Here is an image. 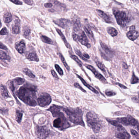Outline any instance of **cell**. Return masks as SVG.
I'll return each instance as SVG.
<instances>
[{
    "label": "cell",
    "mask_w": 139,
    "mask_h": 139,
    "mask_svg": "<svg viewBox=\"0 0 139 139\" xmlns=\"http://www.w3.org/2000/svg\"><path fill=\"white\" fill-rule=\"evenodd\" d=\"M36 87L33 85H25L16 92V95L25 104L31 106L37 105Z\"/></svg>",
    "instance_id": "6da1fadb"
},
{
    "label": "cell",
    "mask_w": 139,
    "mask_h": 139,
    "mask_svg": "<svg viewBox=\"0 0 139 139\" xmlns=\"http://www.w3.org/2000/svg\"><path fill=\"white\" fill-rule=\"evenodd\" d=\"M62 108L71 122L74 124L84 126V123L83 120V113L81 109L63 107Z\"/></svg>",
    "instance_id": "7a4b0ae2"
},
{
    "label": "cell",
    "mask_w": 139,
    "mask_h": 139,
    "mask_svg": "<svg viewBox=\"0 0 139 139\" xmlns=\"http://www.w3.org/2000/svg\"><path fill=\"white\" fill-rule=\"evenodd\" d=\"M86 121L88 125L93 129L94 133H99L102 129V122L95 114L87 113L86 115Z\"/></svg>",
    "instance_id": "3957f363"
},
{
    "label": "cell",
    "mask_w": 139,
    "mask_h": 139,
    "mask_svg": "<svg viewBox=\"0 0 139 139\" xmlns=\"http://www.w3.org/2000/svg\"><path fill=\"white\" fill-rule=\"evenodd\" d=\"M58 117H59L53 121L54 127L58 128L59 130H63L66 129L70 126V124H69L62 112L60 113Z\"/></svg>",
    "instance_id": "277c9868"
},
{
    "label": "cell",
    "mask_w": 139,
    "mask_h": 139,
    "mask_svg": "<svg viewBox=\"0 0 139 139\" xmlns=\"http://www.w3.org/2000/svg\"><path fill=\"white\" fill-rule=\"evenodd\" d=\"M114 14L118 24L122 27L127 26L130 22V18L125 12L119 10L114 11Z\"/></svg>",
    "instance_id": "5b68a950"
},
{
    "label": "cell",
    "mask_w": 139,
    "mask_h": 139,
    "mask_svg": "<svg viewBox=\"0 0 139 139\" xmlns=\"http://www.w3.org/2000/svg\"><path fill=\"white\" fill-rule=\"evenodd\" d=\"M72 37L74 40H75L76 41L79 42L82 45H84L87 48H90L91 47V45L89 43L87 36L83 31L82 32L80 36H79L76 34V33H73L72 34Z\"/></svg>",
    "instance_id": "8992f818"
},
{
    "label": "cell",
    "mask_w": 139,
    "mask_h": 139,
    "mask_svg": "<svg viewBox=\"0 0 139 139\" xmlns=\"http://www.w3.org/2000/svg\"><path fill=\"white\" fill-rule=\"evenodd\" d=\"M116 120L119 122L120 124L125 126H137L138 124V121L137 120L129 115L125 117L118 118Z\"/></svg>",
    "instance_id": "52a82bcc"
},
{
    "label": "cell",
    "mask_w": 139,
    "mask_h": 139,
    "mask_svg": "<svg viewBox=\"0 0 139 139\" xmlns=\"http://www.w3.org/2000/svg\"><path fill=\"white\" fill-rule=\"evenodd\" d=\"M101 47L103 50V52H102L101 50H100V53L102 57L105 60L109 61L110 59L112 58L113 55V52L108 47V46L105 44L102 43V42H100Z\"/></svg>",
    "instance_id": "ba28073f"
},
{
    "label": "cell",
    "mask_w": 139,
    "mask_h": 139,
    "mask_svg": "<svg viewBox=\"0 0 139 139\" xmlns=\"http://www.w3.org/2000/svg\"><path fill=\"white\" fill-rule=\"evenodd\" d=\"M50 131L46 126H37L36 133L39 139H45L49 134Z\"/></svg>",
    "instance_id": "9c48e42d"
},
{
    "label": "cell",
    "mask_w": 139,
    "mask_h": 139,
    "mask_svg": "<svg viewBox=\"0 0 139 139\" xmlns=\"http://www.w3.org/2000/svg\"><path fill=\"white\" fill-rule=\"evenodd\" d=\"M37 102L39 105L40 107L48 106L51 102V97L48 93H44L38 98Z\"/></svg>",
    "instance_id": "30bf717a"
},
{
    "label": "cell",
    "mask_w": 139,
    "mask_h": 139,
    "mask_svg": "<svg viewBox=\"0 0 139 139\" xmlns=\"http://www.w3.org/2000/svg\"><path fill=\"white\" fill-rule=\"evenodd\" d=\"M117 131L116 133L117 138L120 139H130L131 136L122 126L117 127Z\"/></svg>",
    "instance_id": "8fae6325"
},
{
    "label": "cell",
    "mask_w": 139,
    "mask_h": 139,
    "mask_svg": "<svg viewBox=\"0 0 139 139\" xmlns=\"http://www.w3.org/2000/svg\"><path fill=\"white\" fill-rule=\"evenodd\" d=\"M53 21L54 23L64 29H66L70 26L71 24V21L70 20L65 18L56 19L53 20Z\"/></svg>",
    "instance_id": "7c38bea8"
},
{
    "label": "cell",
    "mask_w": 139,
    "mask_h": 139,
    "mask_svg": "<svg viewBox=\"0 0 139 139\" xmlns=\"http://www.w3.org/2000/svg\"><path fill=\"white\" fill-rule=\"evenodd\" d=\"M85 67L86 68H87L88 70H90L91 71H92V72L93 73L95 76V77H96L100 81H101L102 82L104 83H107V80L106 79L104 78V76H102L101 73L98 72V71L95 70V68L89 64H85Z\"/></svg>",
    "instance_id": "4fadbf2b"
},
{
    "label": "cell",
    "mask_w": 139,
    "mask_h": 139,
    "mask_svg": "<svg viewBox=\"0 0 139 139\" xmlns=\"http://www.w3.org/2000/svg\"><path fill=\"white\" fill-rule=\"evenodd\" d=\"M73 29L76 33H79L81 31V24L80 18L75 16L73 19Z\"/></svg>",
    "instance_id": "5bb4252c"
},
{
    "label": "cell",
    "mask_w": 139,
    "mask_h": 139,
    "mask_svg": "<svg viewBox=\"0 0 139 139\" xmlns=\"http://www.w3.org/2000/svg\"><path fill=\"white\" fill-rule=\"evenodd\" d=\"M127 36L130 40L135 41L139 37V33L135 29V27L132 25L130 27V31L128 32L127 34Z\"/></svg>",
    "instance_id": "9a60e30c"
},
{
    "label": "cell",
    "mask_w": 139,
    "mask_h": 139,
    "mask_svg": "<svg viewBox=\"0 0 139 139\" xmlns=\"http://www.w3.org/2000/svg\"><path fill=\"white\" fill-rule=\"evenodd\" d=\"M96 13L105 22L107 23H110L112 22L111 18L107 14L103 11L99 9H96Z\"/></svg>",
    "instance_id": "2e32d148"
},
{
    "label": "cell",
    "mask_w": 139,
    "mask_h": 139,
    "mask_svg": "<svg viewBox=\"0 0 139 139\" xmlns=\"http://www.w3.org/2000/svg\"><path fill=\"white\" fill-rule=\"evenodd\" d=\"M20 20L18 18H16L15 20L14 24L12 27V32L14 34H18L20 32Z\"/></svg>",
    "instance_id": "e0dca14e"
},
{
    "label": "cell",
    "mask_w": 139,
    "mask_h": 139,
    "mask_svg": "<svg viewBox=\"0 0 139 139\" xmlns=\"http://www.w3.org/2000/svg\"><path fill=\"white\" fill-rule=\"evenodd\" d=\"M61 108V107L53 105L48 109V111H49L52 113L53 117H58L61 113L60 110Z\"/></svg>",
    "instance_id": "ac0fdd59"
},
{
    "label": "cell",
    "mask_w": 139,
    "mask_h": 139,
    "mask_svg": "<svg viewBox=\"0 0 139 139\" xmlns=\"http://www.w3.org/2000/svg\"><path fill=\"white\" fill-rule=\"evenodd\" d=\"M25 47H26V44L24 41H20L16 43V49L19 53H23L25 49Z\"/></svg>",
    "instance_id": "d6986e66"
},
{
    "label": "cell",
    "mask_w": 139,
    "mask_h": 139,
    "mask_svg": "<svg viewBox=\"0 0 139 139\" xmlns=\"http://www.w3.org/2000/svg\"><path fill=\"white\" fill-rule=\"evenodd\" d=\"M84 29L85 32L87 33V34L89 36V38L91 40H94V34L92 32L91 29L89 25L88 24L85 23V24L84 25Z\"/></svg>",
    "instance_id": "ffe728a7"
},
{
    "label": "cell",
    "mask_w": 139,
    "mask_h": 139,
    "mask_svg": "<svg viewBox=\"0 0 139 139\" xmlns=\"http://www.w3.org/2000/svg\"><path fill=\"white\" fill-rule=\"evenodd\" d=\"M76 76L79 79L81 80V81L82 82L83 84H84L85 86H86L87 88H89V90H90L91 91H92L94 93H96V94H98L99 92L97 91V90H95L94 88L93 87H92L89 84L87 83V82H86L84 79L81 76H80L79 75H78V74H76Z\"/></svg>",
    "instance_id": "44dd1931"
},
{
    "label": "cell",
    "mask_w": 139,
    "mask_h": 139,
    "mask_svg": "<svg viewBox=\"0 0 139 139\" xmlns=\"http://www.w3.org/2000/svg\"><path fill=\"white\" fill-rule=\"evenodd\" d=\"M27 58L29 61H31L38 62L39 58L35 52H32L27 56Z\"/></svg>",
    "instance_id": "7402d4cb"
},
{
    "label": "cell",
    "mask_w": 139,
    "mask_h": 139,
    "mask_svg": "<svg viewBox=\"0 0 139 139\" xmlns=\"http://www.w3.org/2000/svg\"><path fill=\"white\" fill-rule=\"evenodd\" d=\"M55 29L56 31H57V32L58 33L59 35L60 36V37H61L62 41L64 42V43L65 44L66 47L67 48H69V44L68 43L66 39V38L65 37L64 34L62 33L60 29H59L57 28H56Z\"/></svg>",
    "instance_id": "603a6c76"
},
{
    "label": "cell",
    "mask_w": 139,
    "mask_h": 139,
    "mask_svg": "<svg viewBox=\"0 0 139 139\" xmlns=\"http://www.w3.org/2000/svg\"><path fill=\"white\" fill-rule=\"evenodd\" d=\"M0 90L1 91V94L3 97L5 98H7L9 97V95L8 93L7 88L5 86L3 85L0 86Z\"/></svg>",
    "instance_id": "cb8c5ba5"
},
{
    "label": "cell",
    "mask_w": 139,
    "mask_h": 139,
    "mask_svg": "<svg viewBox=\"0 0 139 139\" xmlns=\"http://www.w3.org/2000/svg\"><path fill=\"white\" fill-rule=\"evenodd\" d=\"M12 14L11 13L8 12H7L4 15L3 20L6 23H9L11 22L12 21Z\"/></svg>",
    "instance_id": "d4e9b609"
},
{
    "label": "cell",
    "mask_w": 139,
    "mask_h": 139,
    "mask_svg": "<svg viewBox=\"0 0 139 139\" xmlns=\"http://www.w3.org/2000/svg\"><path fill=\"white\" fill-rule=\"evenodd\" d=\"M107 31L111 36L113 37L116 36L118 34V32L116 29L112 27H108L107 28Z\"/></svg>",
    "instance_id": "484cf974"
},
{
    "label": "cell",
    "mask_w": 139,
    "mask_h": 139,
    "mask_svg": "<svg viewBox=\"0 0 139 139\" xmlns=\"http://www.w3.org/2000/svg\"><path fill=\"white\" fill-rule=\"evenodd\" d=\"M40 38L42 41L44 43H46L47 44H54V42H53V41H52L49 37H47V36H45L42 35L40 36Z\"/></svg>",
    "instance_id": "4316f807"
},
{
    "label": "cell",
    "mask_w": 139,
    "mask_h": 139,
    "mask_svg": "<svg viewBox=\"0 0 139 139\" xmlns=\"http://www.w3.org/2000/svg\"><path fill=\"white\" fill-rule=\"evenodd\" d=\"M0 59L9 61L10 60V57L5 52L0 50Z\"/></svg>",
    "instance_id": "83f0119b"
},
{
    "label": "cell",
    "mask_w": 139,
    "mask_h": 139,
    "mask_svg": "<svg viewBox=\"0 0 139 139\" xmlns=\"http://www.w3.org/2000/svg\"><path fill=\"white\" fill-rule=\"evenodd\" d=\"M23 113L22 111L19 110H17L16 111V120L18 123H20L22 119Z\"/></svg>",
    "instance_id": "f1b7e54d"
},
{
    "label": "cell",
    "mask_w": 139,
    "mask_h": 139,
    "mask_svg": "<svg viewBox=\"0 0 139 139\" xmlns=\"http://www.w3.org/2000/svg\"><path fill=\"white\" fill-rule=\"evenodd\" d=\"M59 58L61 59V61L63 62V64H64V66H65V67H66V69L69 71L70 70V67L68 66V64H67V63L66 62V60L65 59L64 57L63 56V55H62L61 53H59Z\"/></svg>",
    "instance_id": "f546056e"
},
{
    "label": "cell",
    "mask_w": 139,
    "mask_h": 139,
    "mask_svg": "<svg viewBox=\"0 0 139 139\" xmlns=\"http://www.w3.org/2000/svg\"><path fill=\"white\" fill-rule=\"evenodd\" d=\"M24 73L26 74L27 76H28L29 77H30L31 78H34L35 77V76L33 74L31 71L29 70L27 68H25L23 70Z\"/></svg>",
    "instance_id": "4dcf8cb0"
},
{
    "label": "cell",
    "mask_w": 139,
    "mask_h": 139,
    "mask_svg": "<svg viewBox=\"0 0 139 139\" xmlns=\"http://www.w3.org/2000/svg\"><path fill=\"white\" fill-rule=\"evenodd\" d=\"M96 65H97V67L99 68L106 75V70H105V68L104 67V66L102 64V63H101V62L99 61H96Z\"/></svg>",
    "instance_id": "1f68e13d"
},
{
    "label": "cell",
    "mask_w": 139,
    "mask_h": 139,
    "mask_svg": "<svg viewBox=\"0 0 139 139\" xmlns=\"http://www.w3.org/2000/svg\"><path fill=\"white\" fill-rule=\"evenodd\" d=\"M71 58L73 59L74 61H75L77 63V64L79 65V67H82V63L79 59L78 58L77 56L75 55H72L71 56Z\"/></svg>",
    "instance_id": "d6a6232c"
},
{
    "label": "cell",
    "mask_w": 139,
    "mask_h": 139,
    "mask_svg": "<svg viewBox=\"0 0 139 139\" xmlns=\"http://www.w3.org/2000/svg\"><path fill=\"white\" fill-rule=\"evenodd\" d=\"M15 81L16 84L18 85H22L24 84V82H25V80L24 79L21 78H16L15 80Z\"/></svg>",
    "instance_id": "836d02e7"
},
{
    "label": "cell",
    "mask_w": 139,
    "mask_h": 139,
    "mask_svg": "<svg viewBox=\"0 0 139 139\" xmlns=\"http://www.w3.org/2000/svg\"><path fill=\"white\" fill-rule=\"evenodd\" d=\"M137 83H139V79L136 76H135L134 73H133L131 80V83L132 84H134Z\"/></svg>",
    "instance_id": "e575fe53"
},
{
    "label": "cell",
    "mask_w": 139,
    "mask_h": 139,
    "mask_svg": "<svg viewBox=\"0 0 139 139\" xmlns=\"http://www.w3.org/2000/svg\"><path fill=\"white\" fill-rule=\"evenodd\" d=\"M55 68L56 70L58 71L59 74L60 75V76H62L64 74V72H63V70H62L61 68L59 67V65L58 64H55Z\"/></svg>",
    "instance_id": "d590c367"
},
{
    "label": "cell",
    "mask_w": 139,
    "mask_h": 139,
    "mask_svg": "<svg viewBox=\"0 0 139 139\" xmlns=\"http://www.w3.org/2000/svg\"><path fill=\"white\" fill-rule=\"evenodd\" d=\"M75 52L77 54V55L79 56L82 60L84 61H87V60L84 57L83 55L82 54L80 50L77 49H75Z\"/></svg>",
    "instance_id": "8d00e7d4"
},
{
    "label": "cell",
    "mask_w": 139,
    "mask_h": 139,
    "mask_svg": "<svg viewBox=\"0 0 139 139\" xmlns=\"http://www.w3.org/2000/svg\"><path fill=\"white\" fill-rule=\"evenodd\" d=\"M31 33V30L29 28H26L24 31L23 35L25 38H28Z\"/></svg>",
    "instance_id": "74e56055"
},
{
    "label": "cell",
    "mask_w": 139,
    "mask_h": 139,
    "mask_svg": "<svg viewBox=\"0 0 139 139\" xmlns=\"http://www.w3.org/2000/svg\"><path fill=\"white\" fill-rule=\"evenodd\" d=\"M9 88H10L11 91L12 92V93L13 94V95H14V97L16 98L15 96L14 95L15 87L14 86V82H11L9 83Z\"/></svg>",
    "instance_id": "f35d334b"
},
{
    "label": "cell",
    "mask_w": 139,
    "mask_h": 139,
    "mask_svg": "<svg viewBox=\"0 0 139 139\" xmlns=\"http://www.w3.org/2000/svg\"><path fill=\"white\" fill-rule=\"evenodd\" d=\"M8 34V31L6 27H4L0 31V35H5Z\"/></svg>",
    "instance_id": "ab89813d"
},
{
    "label": "cell",
    "mask_w": 139,
    "mask_h": 139,
    "mask_svg": "<svg viewBox=\"0 0 139 139\" xmlns=\"http://www.w3.org/2000/svg\"><path fill=\"white\" fill-rule=\"evenodd\" d=\"M74 86L76 88H79V90H81L83 92H84V93H86V91L85 90H84V88H83L79 84H78V83H75L74 84Z\"/></svg>",
    "instance_id": "60d3db41"
},
{
    "label": "cell",
    "mask_w": 139,
    "mask_h": 139,
    "mask_svg": "<svg viewBox=\"0 0 139 139\" xmlns=\"http://www.w3.org/2000/svg\"><path fill=\"white\" fill-rule=\"evenodd\" d=\"M51 73L52 74V76L55 78L56 79H59V77L58 76V75L57 73H56L55 71L54 70H51Z\"/></svg>",
    "instance_id": "b9f144b4"
},
{
    "label": "cell",
    "mask_w": 139,
    "mask_h": 139,
    "mask_svg": "<svg viewBox=\"0 0 139 139\" xmlns=\"http://www.w3.org/2000/svg\"><path fill=\"white\" fill-rule=\"evenodd\" d=\"M105 94L107 96H113L116 95V93L114 91H106Z\"/></svg>",
    "instance_id": "7bdbcfd3"
},
{
    "label": "cell",
    "mask_w": 139,
    "mask_h": 139,
    "mask_svg": "<svg viewBox=\"0 0 139 139\" xmlns=\"http://www.w3.org/2000/svg\"><path fill=\"white\" fill-rule=\"evenodd\" d=\"M8 112V110L6 108H0V113L3 114H6Z\"/></svg>",
    "instance_id": "ee69618b"
},
{
    "label": "cell",
    "mask_w": 139,
    "mask_h": 139,
    "mask_svg": "<svg viewBox=\"0 0 139 139\" xmlns=\"http://www.w3.org/2000/svg\"><path fill=\"white\" fill-rule=\"evenodd\" d=\"M132 100L134 102L139 103V95L137 96L133 97L132 98Z\"/></svg>",
    "instance_id": "f6af8a7d"
},
{
    "label": "cell",
    "mask_w": 139,
    "mask_h": 139,
    "mask_svg": "<svg viewBox=\"0 0 139 139\" xmlns=\"http://www.w3.org/2000/svg\"><path fill=\"white\" fill-rule=\"evenodd\" d=\"M131 133L133 136H138V133L136 130H134V129H131Z\"/></svg>",
    "instance_id": "bcb514c9"
},
{
    "label": "cell",
    "mask_w": 139,
    "mask_h": 139,
    "mask_svg": "<svg viewBox=\"0 0 139 139\" xmlns=\"http://www.w3.org/2000/svg\"><path fill=\"white\" fill-rule=\"evenodd\" d=\"M11 2L15 4L16 5H21L23 4V3L19 1H11Z\"/></svg>",
    "instance_id": "7dc6e473"
},
{
    "label": "cell",
    "mask_w": 139,
    "mask_h": 139,
    "mask_svg": "<svg viewBox=\"0 0 139 139\" xmlns=\"http://www.w3.org/2000/svg\"><path fill=\"white\" fill-rule=\"evenodd\" d=\"M44 6L46 8H51L53 7V4L51 3H46L44 4Z\"/></svg>",
    "instance_id": "c3c4849f"
},
{
    "label": "cell",
    "mask_w": 139,
    "mask_h": 139,
    "mask_svg": "<svg viewBox=\"0 0 139 139\" xmlns=\"http://www.w3.org/2000/svg\"><path fill=\"white\" fill-rule=\"evenodd\" d=\"M24 2L26 4H27L28 5H30V6H32L33 4V1H29V0H26V1H24Z\"/></svg>",
    "instance_id": "681fc988"
},
{
    "label": "cell",
    "mask_w": 139,
    "mask_h": 139,
    "mask_svg": "<svg viewBox=\"0 0 139 139\" xmlns=\"http://www.w3.org/2000/svg\"><path fill=\"white\" fill-rule=\"evenodd\" d=\"M0 49H3L7 50V47L5 46L4 44L0 42Z\"/></svg>",
    "instance_id": "f907efd6"
},
{
    "label": "cell",
    "mask_w": 139,
    "mask_h": 139,
    "mask_svg": "<svg viewBox=\"0 0 139 139\" xmlns=\"http://www.w3.org/2000/svg\"><path fill=\"white\" fill-rule=\"evenodd\" d=\"M83 56H84V57L85 58L87 59H90V56H89V55H88L87 53H84V54H83Z\"/></svg>",
    "instance_id": "816d5d0a"
},
{
    "label": "cell",
    "mask_w": 139,
    "mask_h": 139,
    "mask_svg": "<svg viewBox=\"0 0 139 139\" xmlns=\"http://www.w3.org/2000/svg\"><path fill=\"white\" fill-rule=\"evenodd\" d=\"M116 84L118 85H119V86H120V87L122 88H124V89H126V88H127L125 86L122 85V84H120V83H116Z\"/></svg>",
    "instance_id": "f5cc1de1"
},
{
    "label": "cell",
    "mask_w": 139,
    "mask_h": 139,
    "mask_svg": "<svg viewBox=\"0 0 139 139\" xmlns=\"http://www.w3.org/2000/svg\"><path fill=\"white\" fill-rule=\"evenodd\" d=\"M89 139H96V137H95L92 136V137H90Z\"/></svg>",
    "instance_id": "db71d44e"
},
{
    "label": "cell",
    "mask_w": 139,
    "mask_h": 139,
    "mask_svg": "<svg viewBox=\"0 0 139 139\" xmlns=\"http://www.w3.org/2000/svg\"><path fill=\"white\" fill-rule=\"evenodd\" d=\"M137 130H138V131L139 132V123H138V124L137 125Z\"/></svg>",
    "instance_id": "11a10c76"
},
{
    "label": "cell",
    "mask_w": 139,
    "mask_h": 139,
    "mask_svg": "<svg viewBox=\"0 0 139 139\" xmlns=\"http://www.w3.org/2000/svg\"><path fill=\"white\" fill-rule=\"evenodd\" d=\"M1 25H2V24H1V21H0V28L1 27Z\"/></svg>",
    "instance_id": "9f6ffc18"
}]
</instances>
